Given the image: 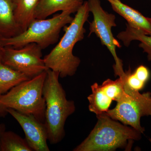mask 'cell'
<instances>
[{
  "instance_id": "8",
  "label": "cell",
  "mask_w": 151,
  "mask_h": 151,
  "mask_svg": "<svg viewBox=\"0 0 151 151\" xmlns=\"http://www.w3.org/2000/svg\"><path fill=\"white\" fill-rule=\"evenodd\" d=\"M42 50L34 43L18 48L4 47L1 61L32 78L48 69L42 58Z\"/></svg>"
},
{
  "instance_id": "16",
  "label": "cell",
  "mask_w": 151,
  "mask_h": 151,
  "mask_svg": "<svg viewBox=\"0 0 151 151\" xmlns=\"http://www.w3.org/2000/svg\"><path fill=\"white\" fill-rule=\"evenodd\" d=\"M117 37L127 47L130 45L133 40L140 42L139 47L147 54L148 60H151V36L147 35L139 30L127 24L126 30L119 33Z\"/></svg>"
},
{
  "instance_id": "5",
  "label": "cell",
  "mask_w": 151,
  "mask_h": 151,
  "mask_svg": "<svg viewBox=\"0 0 151 151\" xmlns=\"http://www.w3.org/2000/svg\"><path fill=\"white\" fill-rule=\"evenodd\" d=\"M71 14L69 12H62L51 18L35 19L25 30L18 35L1 37L2 45L18 48L34 43L42 49L46 48L56 43L62 28L73 21V17Z\"/></svg>"
},
{
  "instance_id": "13",
  "label": "cell",
  "mask_w": 151,
  "mask_h": 151,
  "mask_svg": "<svg viewBox=\"0 0 151 151\" xmlns=\"http://www.w3.org/2000/svg\"><path fill=\"white\" fill-rule=\"evenodd\" d=\"M40 0H13L16 20L22 32L35 19L37 7Z\"/></svg>"
},
{
  "instance_id": "3",
  "label": "cell",
  "mask_w": 151,
  "mask_h": 151,
  "mask_svg": "<svg viewBox=\"0 0 151 151\" xmlns=\"http://www.w3.org/2000/svg\"><path fill=\"white\" fill-rule=\"evenodd\" d=\"M97 117L94 129L73 151H114L124 147L128 140L140 139L141 133L116 122L105 113Z\"/></svg>"
},
{
  "instance_id": "9",
  "label": "cell",
  "mask_w": 151,
  "mask_h": 151,
  "mask_svg": "<svg viewBox=\"0 0 151 151\" xmlns=\"http://www.w3.org/2000/svg\"><path fill=\"white\" fill-rule=\"evenodd\" d=\"M6 111L18 122L24 132L25 139L35 151H49L47 132L45 125L34 116L23 114L10 108Z\"/></svg>"
},
{
  "instance_id": "19",
  "label": "cell",
  "mask_w": 151,
  "mask_h": 151,
  "mask_svg": "<svg viewBox=\"0 0 151 151\" xmlns=\"http://www.w3.org/2000/svg\"><path fill=\"white\" fill-rule=\"evenodd\" d=\"M6 131V126L4 124H0V140L1 137L3 133Z\"/></svg>"
},
{
  "instance_id": "11",
  "label": "cell",
  "mask_w": 151,
  "mask_h": 151,
  "mask_svg": "<svg viewBox=\"0 0 151 151\" xmlns=\"http://www.w3.org/2000/svg\"><path fill=\"white\" fill-rule=\"evenodd\" d=\"M84 3L83 0H40L35 10V19H46L58 11L75 13Z\"/></svg>"
},
{
  "instance_id": "15",
  "label": "cell",
  "mask_w": 151,
  "mask_h": 151,
  "mask_svg": "<svg viewBox=\"0 0 151 151\" xmlns=\"http://www.w3.org/2000/svg\"><path fill=\"white\" fill-rule=\"evenodd\" d=\"M29 79L24 73L5 65L0 60V95L6 94L12 88Z\"/></svg>"
},
{
  "instance_id": "4",
  "label": "cell",
  "mask_w": 151,
  "mask_h": 151,
  "mask_svg": "<svg viewBox=\"0 0 151 151\" xmlns=\"http://www.w3.org/2000/svg\"><path fill=\"white\" fill-rule=\"evenodd\" d=\"M46 75L47 70L0 95V105L34 116L44 123L46 104L43 87Z\"/></svg>"
},
{
  "instance_id": "22",
  "label": "cell",
  "mask_w": 151,
  "mask_h": 151,
  "mask_svg": "<svg viewBox=\"0 0 151 151\" xmlns=\"http://www.w3.org/2000/svg\"></svg>"
},
{
  "instance_id": "14",
  "label": "cell",
  "mask_w": 151,
  "mask_h": 151,
  "mask_svg": "<svg viewBox=\"0 0 151 151\" xmlns=\"http://www.w3.org/2000/svg\"><path fill=\"white\" fill-rule=\"evenodd\" d=\"M92 94L88 96L89 111L96 116L106 113L109 110L113 100L102 85L95 83L91 86Z\"/></svg>"
},
{
  "instance_id": "18",
  "label": "cell",
  "mask_w": 151,
  "mask_h": 151,
  "mask_svg": "<svg viewBox=\"0 0 151 151\" xmlns=\"http://www.w3.org/2000/svg\"><path fill=\"white\" fill-rule=\"evenodd\" d=\"M7 113L6 108L0 105V116H4Z\"/></svg>"
},
{
  "instance_id": "7",
  "label": "cell",
  "mask_w": 151,
  "mask_h": 151,
  "mask_svg": "<svg viewBox=\"0 0 151 151\" xmlns=\"http://www.w3.org/2000/svg\"><path fill=\"white\" fill-rule=\"evenodd\" d=\"M87 2L89 12L93 16V21L89 23V35L95 34L102 44L109 50L115 60L114 73L120 77L125 72L122 60L118 57L116 52V48H121L122 46L114 37L112 32V27L116 26V16L103 9L100 0H88Z\"/></svg>"
},
{
  "instance_id": "20",
  "label": "cell",
  "mask_w": 151,
  "mask_h": 151,
  "mask_svg": "<svg viewBox=\"0 0 151 151\" xmlns=\"http://www.w3.org/2000/svg\"><path fill=\"white\" fill-rule=\"evenodd\" d=\"M1 37L0 36V60H1V59L2 55L3 50L4 48V46L2 45L1 42Z\"/></svg>"
},
{
  "instance_id": "17",
  "label": "cell",
  "mask_w": 151,
  "mask_h": 151,
  "mask_svg": "<svg viewBox=\"0 0 151 151\" xmlns=\"http://www.w3.org/2000/svg\"><path fill=\"white\" fill-rule=\"evenodd\" d=\"M0 151H33L26 140L14 132L5 131L1 137Z\"/></svg>"
},
{
  "instance_id": "10",
  "label": "cell",
  "mask_w": 151,
  "mask_h": 151,
  "mask_svg": "<svg viewBox=\"0 0 151 151\" xmlns=\"http://www.w3.org/2000/svg\"><path fill=\"white\" fill-rule=\"evenodd\" d=\"M109 2L113 10L125 19L129 25L151 36V18L144 16L139 11L122 3L121 0Z\"/></svg>"
},
{
  "instance_id": "2",
  "label": "cell",
  "mask_w": 151,
  "mask_h": 151,
  "mask_svg": "<svg viewBox=\"0 0 151 151\" xmlns=\"http://www.w3.org/2000/svg\"><path fill=\"white\" fill-rule=\"evenodd\" d=\"M59 77L58 72L47 69L43 87L46 104L44 124L48 141L52 145L59 143L64 137L65 122L75 111L74 102L67 100Z\"/></svg>"
},
{
  "instance_id": "21",
  "label": "cell",
  "mask_w": 151,
  "mask_h": 151,
  "mask_svg": "<svg viewBox=\"0 0 151 151\" xmlns=\"http://www.w3.org/2000/svg\"><path fill=\"white\" fill-rule=\"evenodd\" d=\"M107 1H108L109 2H110L111 1H116V0H107Z\"/></svg>"
},
{
  "instance_id": "1",
  "label": "cell",
  "mask_w": 151,
  "mask_h": 151,
  "mask_svg": "<svg viewBox=\"0 0 151 151\" xmlns=\"http://www.w3.org/2000/svg\"><path fill=\"white\" fill-rule=\"evenodd\" d=\"M89 12L86 1L69 25L63 27L65 34L59 42L44 58L47 68L58 72L61 78L73 76L81 63L80 58L73 55V49L76 44L84 38V25L88 21Z\"/></svg>"
},
{
  "instance_id": "12",
  "label": "cell",
  "mask_w": 151,
  "mask_h": 151,
  "mask_svg": "<svg viewBox=\"0 0 151 151\" xmlns=\"http://www.w3.org/2000/svg\"><path fill=\"white\" fill-rule=\"evenodd\" d=\"M22 32L15 18L13 0H0V36L11 37Z\"/></svg>"
},
{
  "instance_id": "6",
  "label": "cell",
  "mask_w": 151,
  "mask_h": 151,
  "mask_svg": "<svg viewBox=\"0 0 151 151\" xmlns=\"http://www.w3.org/2000/svg\"><path fill=\"white\" fill-rule=\"evenodd\" d=\"M125 93L117 100V105L106 113L114 120L131 126L143 134L144 128L141 125L143 116H151V93L141 94L139 92L124 89Z\"/></svg>"
}]
</instances>
